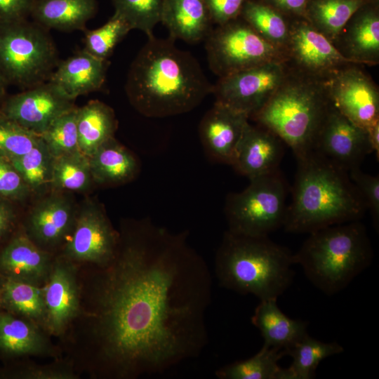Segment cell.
<instances>
[{"label": "cell", "instance_id": "obj_1", "mask_svg": "<svg viewBox=\"0 0 379 379\" xmlns=\"http://www.w3.org/2000/svg\"><path fill=\"white\" fill-rule=\"evenodd\" d=\"M187 237L150 219L123 225L92 295L96 357L105 376L162 374L197 358L208 344L212 278Z\"/></svg>", "mask_w": 379, "mask_h": 379}, {"label": "cell", "instance_id": "obj_2", "mask_svg": "<svg viewBox=\"0 0 379 379\" xmlns=\"http://www.w3.org/2000/svg\"><path fill=\"white\" fill-rule=\"evenodd\" d=\"M173 39L149 37L131 65L126 83L129 102L147 117L184 114L212 93L197 60Z\"/></svg>", "mask_w": 379, "mask_h": 379}, {"label": "cell", "instance_id": "obj_3", "mask_svg": "<svg viewBox=\"0 0 379 379\" xmlns=\"http://www.w3.org/2000/svg\"><path fill=\"white\" fill-rule=\"evenodd\" d=\"M297 161L286 232L310 233L364 216L366 204L347 171L313 152Z\"/></svg>", "mask_w": 379, "mask_h": 379}, {"label": "cell", "instance_id": "obj_4", "mask_svg": "<svg viewBox=\"0 0 379 379\" xmlns=\"http://www.w3.org/2000/svg\"><path fill=\"white\" fill-rule=\"evenodd\" d=\"M293 254L269 236L225 231L215 256L220 286L260 300L278 298L291 285Z\"/></svg>", "mask_w": 379, "mask_h": 379}, {"label": "cell", "instance_id": "obj_5", "mask_svg": "<svg viewBox=\"0 0 379 379\" xmlns=\"http://www.w3.org/2000/svg\"><path fill=\"white\" fill-rule=\"evenodd\" d=\"M309 234L293 254L294 262L326 295H333L345 288L371 264V243L359 220L326 227Z\"/></svg>", "mask_w": 379, "mask_h": 379}, {"label": "cell", "instance_id": "obj_6", "mask_svg": "<svg viewBox=\"0 0 379 379\" xmlns=\"http://www.w3.org/2000/svg\"><path fill=\"white\" fill-rule=\"evenodd\" d=\"M330 104L323 86L287 77L267 102L250 118L278 136L297 160L312 152Z\"/></svg>", "mask_w": 379, "mask_h": 379}, {"label": "cell", "instance_id": "obj_7", "mask_svg": "<svg viewBox=\"0 0 379 379\" xmlns=\"http://www.w3.org/2000/svg\"><path fill=\"white\" fill-rule=\"evenodd\" d=\"M59 63L48 29L26 20L0 22V75L22 90L48 81Z\"/></svg>", "mask_w": 379, "mask_h": 379}, {"label": "cell", "instance_id": "obj_8", "mask_svg": "<svg viewBox=\"0 0 379 379\" xmlns=\"http://www.w3.org/2000/svg\"><path fill=\"white\" fill-rule=\"evenodd\" d=\"M249 180L244 190L227 197V230L248 236H269L284 226L288 185L279 169Z\"/></svg>", "mask_w": 379, "mask_h": 379}, {"label": "cell", "instance_id": "obj_9", "mask_svg": "<svg viewBox=\"0 0 379 379\" xmlns=\"http://www.w3.org/2000/svg\"><path fill=\"white\" fill-rule=\"evenodd\" d=\"M204 41L208 66L219 78L283 60L281 48L266 41L246 22L232 20L218 25Z\"/></svg>", "mask_w": 379, "mask_h": 379}, {"label": "cell", "instance_id": "obj_10", "mask_svg": "<svg viewBox=\"0 0 379 379\" xmlns=\"http://www.w3.org/2000/svg\"><path fill=\"white\" fill-rule=\"evenodd\" d=\"M286 77L282 61L255 66L224 77L213 86L215 102L250 118Z\"/></svg>", "mask_w": 379, "mask_h": 379}, {"label": "cell", "instance_id": "obj_11", "mask_svg": "<svg viewBox=\"0 0 379 379\" xmlns=\"http://www.w3.org/2000/svg\"><path fill=\"white\" fill-rule=\"evenodd\" d=\"M119 241V233L113 228L104 210L88 201L77 212L64 250L65 258L104 267L114 258Z\"/></svg>", "mask_w": 379, "mask_h": 379}, {"label": "cell", "instance_id": "obj_12", "mask_svg": "<svg viewBox=\"0 0 379 379\" xmlns=\"http://www.w3.org/2000/svg\"><path fill=\"white\" fill-rule=\"evenodd\" d=\"M323 87L331 103L358 126L367 129L379 121V93L361 71L347 65L328 74Z\"/></svg>", "mask_w": 379, "mask_h": 379}, {"label": "cell", "instance_id": "obj_13", "mask_svg": "<svg viewBox=\"0 0 379 379\" xmlns=\"http://www.w3.org/2000/svg\"><path fill=\"white\" fill-rule=\"evenodd\" d=\"M312 152L348 172L360 167L364 158L373 152L366 130L349 120L330 102Z\"/></svg>", "mask_w": 379, "mask_h": 379}, {"label": "cell", "instance_id": "obj_14", "mask_svg": "<svg viewBox=\"0 0 379 379\" xmlns=\"http://www.w3.org/2000/svg\"><path fill=\"white\" fill-rule=\"evenodd\" d=\"M76 107L49 81L7 95L0 105V114L41 135L59 116Z\"/></svg>", "mask_w": 379, "mask_h": 379}, {"label": "cell", "instance_id": "obj_15", "mask_svg": "<svg viewBox=\"0 0 379 379\" xmlns=\"http://www.w3.org/2000/svg\"><path fill=\"white\" fill-rule=\"evenodd\" d=\"M286 46L297 64L314 74L328 75L350 64H361L343 55L330 39L305 22L290 28Z\"/></svg>", "mask_w": 379, "mask_h": 379}, {"label": "cell", "instance_id": "obj_16", "mask_svg": "<svg viewBox=\"0 0 379 379\" xmlns=\"http://www.w3.org/2000/svg\"><path fill=\"white\" fill-rule=\"evenodd\" d=\"M248 117L215 102L201 120L199 133L208 157L232 166Z\"/></svg>", "mask_w": 379, "mask_h": 379}, {"label": "cell", "instance_id": "obj_17", "mask_svg": "<svg viewBox=\"0 0 379 379\" xmlns=\"http://www.w3.org/2000/svg\"><path fill=\"white\" fill-rule=\"evenodd\" d=\"M284 142L270 131L248 122L238 143L232 166L249 180L279 170Z\"/></svg>", "mask_w": 379, "mask_h": 379}, {"label": "cell", "instance_id": "obj_18", "mask_svg": "<svg viewBox=\"0 0 379 379\" xmlns=\"http://www.w3.org/2000/svg\"><path fill=\"white\" fill-rule=\"evenodd\" d=\"M72 265L62 260L52 264L43 288V325L52 334L62 333L79 310V293Z\"/></svg>", "mask_w": 379, "mask_h": 379}, {"label": "cell", "instance_id": "obj_19", "mask_svg": "<svg viewBox=\"0 0 379 379\" xmlns=\"http://www.w3.org/2000/svg\"><path fill=\"white\" fill-rule=\"evenodd\" d=\"M109 64L107 60L98 58L82 49L59 62L48 81L75 100L103 87Z\"/></svg>", "mask_w": 379, "mask_h": 379}, {"label": "cell", "instance_id": "obj_20", "mask_svg": "<svg viewBox=\"0 0 379 379\" xmlns=\"http://www.w3.org/2000/svg\"><path fill=\"white\" fill-rule=\"evenodd\" d=\"M52 264L48 253L27 233L15 234L0 251V272L4 277L36 286L47 280Z\"/></svg>", "mask_w": 379, "mask_h": 379}, {"label": "cell", "instance_id": "obj_21", "mask_svg": "<svg viewBox=\"0 0 379 379\" xmlns=\"http://www.w3.org/2000/svg\"><path fill=\"white\" fill-rule=\"evenodd\" d=\"M76 214L69 198L52 194L39 201L30 211L28 235L44 245L60 244L72 231Z\"/></svg>", "mask_w": 379, "mask_h": 379}, {"label": "cell", "instance_id": "obj_22", "mask_svg": "<svg viewBox=\"0 0 379 379\" xmlns=\"http://www.w3.org/2000/svg\"><path fill=\"white\" fill-rule=\"evenodd\" d=\"M161 22L168 30L170 38L189 44L205 40L212 30L204 0H164Z\"/></svg>", "mask_w": 379, "mask_h": 379}, {"label": "cell", "instance_id": "obj_23", "mask_svg": "<svg viewBox=\"0 0 379 379\" xmlns=\"http://www.w3.org/2000/svg\"><path fill=\"white\" fill-rule=\"evenodd\" d=\"M251 320L260 331L264 345L284 353L308 333L307 322L288 317L278 307L274 298L260 300Z\"/></svg>", "mask_w": 379, "mask_h": 379}, {"label": "cell", "instance_id": "obj_24", "mask_svg": "<svg viewBox=\"0 0 379 379\" xmlns=\"http://www.w3.org/2000/svg\"><path fill=\"white\" fill-rule=\"evenodd\" d=\"M93 181L100 185H118L133 180L140 165L134 154L112 138L89 157Z\"/></svg>", "mask_w": 379, "mask_h": 379}, {"label": "cell", "instance_id": "obj_25", "mask_svg": "<svg viewBox=\"0 0 379 379\" xmlns=\"http://www.w3.org/2000/svg\"><path fill=\"white\" fill-rule=\"evenodd\" d=\"M96 11V0H34L29 16L47 29L72 32L85 30Z\"/></svg>", "mask_w": 379, "mask_h": 379}, {"label": "cell", "instance_id": "obj_26", "mask_svg": "<svg viewBox=\"0 0 379 379\" xmlns=\"http://www.w3.org/2000/svg\"><path fill=\"white\" fill-rule=\"evenodd\" d=\"M79 149L90 157L103 143L114 137L117 120L114 110L100 100H91L77 108Z\"/></svg>", "mask_w": 379, "mask_h": 379}, {"label": "cell", "instance_id": "obj_27", "mask_svg": "<svg viewBox=\"0 0 379 379\" xmlns=\"http://www.w3.org/2000/svg\"><path fill=\"white\" fill-rule=\"evenodd\" d=\"M343 351V346L336 342L318 340L307 333L285 352L293 361L289 367L282 368L280 379L313 378L321 361Z\"/></svg>", "mask_w": 379, "mask_h": 379}, {"label": "cell", "instance_id": "obj_28", "mask_svg": "<svg viewBox=\"0 0 379 379\" xmlns=\"http://www.w3.org/2000/svg\"><path fill=\"white\" fill-rule=\"evenodd\" d=\"M46 341L36 323L0 313V350L11 355L36 354L46 348Z\"/></svg>", "mask_w": 379, "mask_h": 379}, {"label": "cell", "instance_id": "obj_29", "mask_svg": "<svg viewBox=\"0 0 379 379\" xmlns=\"http://www.w3.org/2000/svg\"><path fill=\"white\" fill-rule=\"evenodd\" d=\"M1 306L9 312L43 324L45 317L44 290L39 286L4 277L1 286Z\"/></svg>", "mask_w": 379, "mask_h": 379}, {"label": "cell", "instance_id": "obj_30", "mask_svg": "<svg viewBox=\"0 0 379 379\" xmlns=\"http://www.w3.org/2000/svg\"><path fill=\"white\" fill-rule=\"evenodd\" d=\"M284 356V351L263 345L251 357L225 365L215 375L219 379H280L278 361Z\"/></svg>", "mask_w": 379, "mask_h": 379}, {"label": "cell", "instance_id": "obj_31", "mask_svg": "<svg viewBox=\"0 0 379 379\" xmlns=\"http://www.w3.org/2000/svg\"><path fill=\"white\" fill-rule=\"evenodd\" d=\"M349 58L361 64L375 65L379 56V17L366 11L351 23L346 35Z\"/></svg>", "mask_w": 379, "mask_h": 379}, {"label": "cell", "instance_id": "obj_32", "mask_svg": "<svg viewBox=\"0 0 379 379\" xmlns=\"http://www.w3.org/2000/svg\"><path fill=\"white\" fill-rule=\"evenodd\" d=\"M94 184L88 157L79 150L53 159L51 186L58 191L83 192Z\"/></svg>", "mask_w": 379, "mask_h": 379}, {"label": "cell", "instance_id": "obj_33", "mask_svg": "<svg viewBox=\"0 0 379 379\" xmlns=\"http://www.w3.org/2000/svg\"><path fill=\"white\" fill-rule=\"evenodd\" d=\"M363 4V0H315L310 8L312 25L331 41Z\"/></svg>", "mask_w": 379, "mask_h": 379}, {"label": "cell", "instance_id": "obj_34", "mask_svg": "<svg viewBox=\"0 0 379 379\" xmlns=\"http://www.w3.org/2000/svg\"><path fill=\"white\" fill-rule=\"evenodd\" d=\"M53 159L41 138L27 154L8 160L31 192H38L51 186Z\"/></svg>", "mask_w": 379, "mask_h": 379}, {"label": "cell", "instance_id": "obj_35", "mask_svg": "<svg viewBox=\"0 0 379 379\" xmlns=\"http://www.w3.org/2000/svg\"><path fill=\"white\" fill-rule=\"evenodd\" d=\"M241 12L246 22L263 39L278 48L286 46L290 28L279 13L253 1L246 2Z\"/></svg>", "mask_w": 379, "mask_h": 379}, {"label": "cell", "instance_id": "obj_36", "mask_svg": "<svg viewBox=\"0 0 379 379\" xmlns=\"http://www.w3.org/2000/svg\"><path fill=\"white\" fill-rule=\"evenodd\" d=\"M164 0H112L114 13L131 27L153 36L154 27L161 22Z\"/></svg>", "mask_w": 379, "mask_h": 379}, {"label": "cell", "instance_id": "obj_37", "mask_svg": "<svg viewBox=\"0 0 379 379\" xmlns=\"http://www.w3.org/2000/svg\"><path fill=\"white\" fill-rule=\"evenodd\" d=\"M77 108L74 107L57 117L40 135L53 158L79 150Z\"/></svg>", "mask_w": 379, "mask_h": 379}, {"label": "cell", "instance_id": "obj_38", "mask_svg": "<svg viewBox=\"0 0 379 379\" xmlns=\"http://www.w3.org/2000/svg\"><path fill=\"white\" fill-rule=\"evenodd\" d=\"M131 30L129 25L114 13L102 26L85 31L84 49L98 58L107 60L116 46Z\"/></svg>", "mask_w": 379, "mask_h": 379}, {"label": "cell", "instance_id": "obj_39", "mask_svg": "<svg viewBox=\"0 0 379 379\" xmlns=\"http://www.w3.org/2000/svg\"><path fill=\"white\" fill-rule=\"evenodd\" d=\"M41 135L0 114V155L11 159L34 148Z\"/></svg>", "mask_w": 379, "mask_h": 379}, {"label": "cell", "instance_id": "obj_40", "mask_svg": "<svg viewBox=\"0 0 379 379\" xmlns=\"http://www.w3.org/2000/svg\"><path fill=\"white\" fill-rule=\"evenodd\" d=\"M350 180L361 196L367 211H369L373 225H379V177L363 172L360 167L348 171Z\"/></svg>", "mask_w": 379, "mask_h": 379}, {"label": "cell", "instance_id": "obj_41", "mask_svg": "<svg viewBox=\"0 0 379 379\" xmlns=\"http://www.w3.org/2000/svg\"><path fill=\"white\" fill-rule=\"evenodd\" d=\"M30 194L12 163L0 155V197L18 204L26 200Z\"/></svg>", "mask_w": 379, "mask_h": 379}, {"label": "cell", "instance_id": "obj_42", "mask_svg": "<svg viewBox=\"0 0 379 379\" xmlns=\"http://www.w3.org/2000/svg\"><path fill=\"white\" fill-rule=\"evenodd\" d=\"M211 21L222 25L234 20L241 12L246 0H204Z\"/></svg>", "mask_w": 379, "mask_h": 379}, {"label": "cell", "instance_id": "obj_43", "mask_svg": "<svg viewBox=\"0 0 379 379\" xmlns=\"http://www.w3.org/2000/svg\"><path fill=\"white\" fill-rule=\"evenodd\" d=\"M34 0H0V22L26 20Z\"/></svg>", "mask_w": 379, "mask_h": 379}, {"label": "cell", "instance_id": "obj_44", "mask_svg": "<svg viewBox=\"0 0 379 379\" xmlns=\"http://www.w3.org/2000/svg\"><path fill=\"white\" fill-rule=\"evenodd\" d=\"M17 203L0 197V243L14 230L18 220Z\"/></svg>", "mask_w": 379, "mask_h": 379}, {"label": "cell", "instance_id": "obj_45", "mask_svg": "<svg viewBox=\"0 0 379 379\" xmlns=\"http://www.w3.org/2000/svg\"><path fill=\"white\" fill-rule=\"evenodd\" d=\"M274 5L282 10L300 13L303 11L307 5V0H270Z\"/></svg>", "mask_w": 379, "mask_h": 379}, {"label": "cell", "instance_id": "obj_46", "mask_svg": "<svg viewBox=\"0 0 379 379\" xmlns=\"http://www.w3.org/2000/svg\"><path fill=\"white\" fill-rule=\"evenodd\" d=\"M368 140L373 152L375 153L377 159L379 158V121L370 126L366 129Z\"/></svg>", "mask_w": 379, "mask_h": 379}, {"label": "cell", "instance_id": "obj_47", "mask_svg": "<svg viewBox=\"0 0 379 379\" xmlns=\"http://www.w3.org/2000/svg\"><path fill=\"white\" fill-rule=\"evenodd\" d=\"M8 85L0 75V105L7 96L6 88Z\"/></svg>", "mask_w": 379, "mask_h": 379}, {"label": "cell", "instance_id": "obj_48", "mask_svg": "<svg viewBox=\"0 0 379 379\" xmlns=\"http://www.w3.org/2000/svg\"><path fill=\"white\" fill-rule=\"evenodd\" d=\"M1 306V290H0V307Z\"/></svg>", "mask_w": 379, "mask_h": 379}]
</instances>
